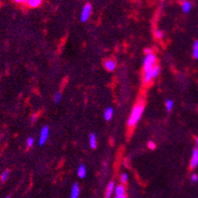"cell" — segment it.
<instances>
[{
  "label": "cell",
  "instance_id": "19",
  "mask_svg": "<svg viewBox=\"0 0 198 198\" xmlns=\"http://www.w3.org/2000/svg\"><path fill=\"white\" fill-rule=\"evenodd\" d=\"M120 181L122 184H126L129 181V176L127 173H122L120 176Z\"/></svg>",
  "mask_w": 198,
  "mask_h": 198
},
{
  "label": "cell",
  "instance_id": "27",
  "mask_svg": "<svg viewBox=\"0 0 198 198\" xmlns=\"http://www.w3.org/2000/svg\"><path fill=\"white\" fill-rule=\"evenodd\" d=\"M196 144H197V148H198V137L196 139Z\"/></svg>",
  "mask_w": 198,
  "mask_h": 198
},
{
  "label": "cell",
  "instance_id": "12",
  "mask_svg": "<svg viewBox=\"0 0 198 198\" xmlns=\"http://www.w3.org/2000/svg\"><path fill=\"white\" fill-rule=\"evenodd\" d=\"M115 194H116V196L126 195V187L123 184L117 185V186L115 187Z\"/></svg>",
  "mask_w": 198,
  "mask_h": 198
},
{
  "label": "cell",
  "instance_id": "6",
  "mask_svg": "<svg viewBox=\"0 0 198 198\" xmlns=\"http://www.w3.org/2000/svg\"><path fill=\"white\" fill-rule=\"evenodd\" d=\"M104 67L108 72H113L116 70V67H117V62L113 59H109L106 60L105 63H104Z\"/></svg>",
  "mask_w": 198,
  "mask_h": 198
},
{
  "label": "cell",
  "instance_id": "28",
  "mask_svg": "<svg viewBox=\"0 0 198 198\" xmlns=\"http://www.w3.org/2000/svg\"><path fill=\"white\" fill-rule=\"evenodd\" d=\"M6 198H10V197H6Z\"/></svg>",
  "mask_w": 198,
  "mask_h": 198
},
{
  "label": "cell",
  "instance_id": "3",
  "mask_svg": "<svg viewBox=\"0 0 198 198\" xmlns=\"http://www.w3.org/2000/svg\"><path fill=\"white\" fill-rule=\"evenodd\" d=\"M156 63H157V58H156V56L153 54V53L146 54V56L144 57V60H143V70H144V72L154 68L156 66Z\"/></svg>",
  "mask_w": 198,
  "mask_h": 198
},
{
  "label": "cell",
  "instance_id": "8",
  "mask_svg": "<svg viewBox=\"0 0 198 198\" xmlns=\"http://www.w3.org/2000/svg\"><path fill=\"white\" fill-rule=\"evenodd\" d=\"M115 182L114 181H111L110 183L108 184L107 186V189H106V194H105V198H111L112 197V194L115 192Z\"/></svg>",
  "mask_w": 198,
  "mask_h": 198
},
{
  "label": "cell",
  "instance_id": "15",
  "mask_svg": "<svg viewBox=\"0 0 198 198\" xmlns=\"http://www.w3.org/2000/svg\"><path fill=\"white\" fill-rule=\"evenodd\" d=\"M191 9H192V4H191L189 1H184L182 3V11H183L184 13L190 12Z\"/></svg>",
  "mask_w": 198,
  "mask_h": 198
},
{
  "label": "cell",
  "instance_id": "24",
  "mask_svg": "<svg viewBox=\"0 0 198 198\" xmlns=\"http://www.w3.org/2000/svg\"><path fill=\"white\" fill-rule=\"evenodd\" d=\"M148 147L150 148L151 150H153V149H155V148H156V144L154 143V141H149V143H148Z\"/></svg>",
  "mask_w": 198,
  "mask_h": 198
},
{
  "label": "cell",
  "instance_id": "17",
  "mask_svg": "<svg viewBox=\"0 0 198 198\" xmlns=\"http://www.w3.org/2000/svg\"><path fill=\"white\" fill-rule=\"evenodd\" d=\"M192 55L194 59H198V40H195L192 48Z\"/></svg>",
  "mask_w": 198,
  "mask_h": 198
},
{
  "label": "cell",
  "instance_id": "25",
  "mask_svg": "<svg viewBox=\"0 0 198 198\" xmlns=\"http://www.w3.org/2000/svg\"><path fill=\"white\" fill-rule=\"evenodd\" d=\"M16 3H26V0H13Z\"/></svg>",
  "mask_w": 198,
  "mask_h": 198
},
{
  "label": "cell",
  "instance_id": "18",
  "mask_svg": "<svg viewBox=\"0 0 198 198\" xmlns=\"http://www.w3.org/2000/svg\"><path fill=\"white\" fill-rule=\"evenodd\" d=\"M9 171L8 170H4V171L2 172V174L1 176H0V179H1V181L2 182H5V181H7V179L9 178Z\"/></svg>",
  "mask_w": 198,
  "mask_h": 198
},
{
  "label": "cell",
  "instance_id": "14",
  "mask_svg": "<svg viewBox=\"0 0 198 198\" xmlns=\"http://www.w3.org/2000/svg\"><path fill=\"white\" fill-rule=\"evenodd\" d=\"M42 0H26V4L31 8H35L41 4Z\"/></svg>",
  "mask_w": 198,
  "mask_h": 198
},
{
  "label": "cell",
  "instance_id": "2",
  "mask_svg": "<svg viewBox=\"0 0 198 198\" xmlns=\"http://www.w3.org/2000/svg\"><path fill=\"white\" fill-rule=\"evenodd\" d=\"M160 72H161V68H160L158 65H156L155 67L150 69L148 71H145L144 72V76H143L144 83L145 84L151 83L154 79H156V78L159 76Z\"/></svg>",
  "mask_w": 198,
  "mask_h": 198
},
{
  "label": "cell",
  "instance_id": "23",
  "mask_svg": "<svg viewBox=\"0 0 198 198\" xmlns=\"http://www.w3.org/2000/svg\"><path fill=\"white\" fill-rule=\"evenodd\" d=\"M190 180L193 182V183H196V182L198 181V175L196 174H192L190 176Z\"/></svg>",
  "mask_w": 198,
  "mask_h": 198
},
{
  "label": "cell",
  "instance_id": "22",
  "mask_svg": "<svg viewBox=\"0 0 198 198\" xmlns=\"http://www.w3.org/2000/svg\"><path fill=\"white\" fill-rule=\"evenodd\" d=\"M155 36H156V39L161 40V39H163V36H164V33L160 30H157L155 31Z\"/></svg>",
  "mask_w": 198,
  "mask_h": 198
},
{
  "label": "cell",
  "instance_id": "5",
  "mask_svg": "<svg viewBox=\"0 0 198 198\" xmlns=\"http://www.w3.org/2000/svg\"><path fill=\"white\" fill-rule=\"evenodd\" d=\"M49 137V127L48 125H45L43 127H41L40 130V134H39V139H38V144L39 146H43L46 141L48 140Z\"/></svg>",
  "mask_w": 198,
  "mask_h": 198
},
{
  "label": "cell",
  "instance_id": "4",
  "mask_svg": "<svg viewBox=\"0 0 198 198\" xmlns=\"http://www.w3.org/2000/svg\"><path fill=\"white\" fill-rule=\"evenodd\" d=\"M92 11H93L92 5H91L90 3H87V4L83 7V9H81V23H87V21L89 20L91 14H92Z\"/></svg>",
  "mask_w": 198,
  "mask_h": 198
},
{
  "label": "cell",
  "instance_id": "10",
  "mask_svg": "<svg viewBox=\"0 0 198 198\" xmlns=\"http://www.w3.org/2000/svg\"><path fill=\"white\" fill-rule=\"evenodd\" d=\"M77 173H78V178H81V179L86 178V176H87V167L84 164H81L80 166H78V170H77Z\"/></svg>",
  "mask_w": 198,
  "mask_h": 198
},
{
  "label": "cell",
  "instance_id": "9",
  "mask_svg": "<svg viewBox=\"0 0 198 198\" xmlns=\"http://www.w3.org/2000/svg\"><path fill=\"white\" fill-rule=\"evenodd\" d=\"M81 193V189H80V185L78 183H74L71 187V198H78Z\"/></svg>",
  "mask_w": 198,
  "mask_h": 198
},
{
  "label": "cell",
  "instance_id": "7",
  "mask_svg": "<svg viewBox=\"0 0 198 198\" xmlns=\"http://www.w3.org/2000/svg\"><path fill=\"white\" fill-rule=\"evenodd\" d=\"M197 166H198V148L192 151L191 159H190V168L195 169Z\"/></svg>",
  "mask_w": 198,
  "mask_h": 198
},
{
  "label": "cell",
  "instance_id": "20",
  "mask_svg": "<svg viewBox=\"0 0 198 198\" xmlns=\"http://www.w3.org/2000/svg\"><path fill=\"white\" fill-rule=\"evenodd\" d=\"M61 98H62V95L61 92H56L54 93V95H53V101H54V103H59Z\"/></svg>",
  "mask_w": 198,
  "mask_h": 198
},
{
  "label": "cell",
  "instance_id": "13",
  "mask_svg": "<svg viewBox=\"0 0 198 198\" xmlns=\"http://www.w3.org/2000/svg\"><path fill=\"white\" fill-rule=\"evenodd\" d=\"M113 115H114V109L112 107H108L106 108L105 112H104V117L107 121H110L113 118Z\"/></svg>",
  "mask_w": 198,
  "mask_h": 198
},
{
  "label": "cell",
  "instance_id": "16",
  "mask_svg": "<svg viewBox=\"0 0 198 198\" xmlns=\"http://www.w3.org/2000/svg\"><path fill=\"white\" fill-rule=\"evenodd\" d=\"M165 107H166V110H167V111H171L174 107V101H173V100H171V99L166 100Z\"/></svg>",
  "mask_w": 198,
  "mask_h": 198
},
{
  "label": "cell",
  "instance_id": "11",
  "mask_svg": "<svg viewBox=\"0 0 198 198\" xmlns=\"http://www.w3.org/2000/svg\"><path fill=\"white\" fill-rule=\"evenodd\" d=\"M89 144H90V147L92 148L93 150L97 149V147H98V140H97V136L95 134H90Z\"/></svg>",
  "mask_w": 198,
  "mask_h": 198
},
{
  "label": "cell",
  "instance_id": "26",
  "mask_svg": "<svg viewBox=\"0 0 198 198\" xmlns=\"http://www.w3.org/2000/svg\"><path fill=\"white\" fill-rule=\"evenodd\" d=\"M115 198H127L126 195H120V196H116Z\"/></svg>",
  "mask_w": 198,
  "mask_h": 198
},
{
  "label": "cell",
  "instance_id": "21",
  "mask_svg": "<svg viewBox=\"0 0 198 198\" xmlns=\"http://www.w3.org/2000/svg\"><path fill=\"white\" fill-rule=\"evenodd\" d=\"M34 143H35V141H34V139H33L32 137H27V140H26V146H27L28 148L33 147Z\"/></svg>",
  "mask_w": 198,
  "mask_h": 198
},
{
  "label": "cell",
  "instance_id": "1",
  "mask_svg": "<svg viewBox=\"0 0 198 198\" xmlns=\"http://www.w3.org/2000/svg\"><path fill=\"white\" fill-rule=\"evenodd\" d=\"M143 112H144V105L142 103H139V104L135 106L128 119L129 127H135L140 121V119L143 115Z\"/></svg>",
  "mask_w": 198,
  "mask_h": 198
}]
</instances>
